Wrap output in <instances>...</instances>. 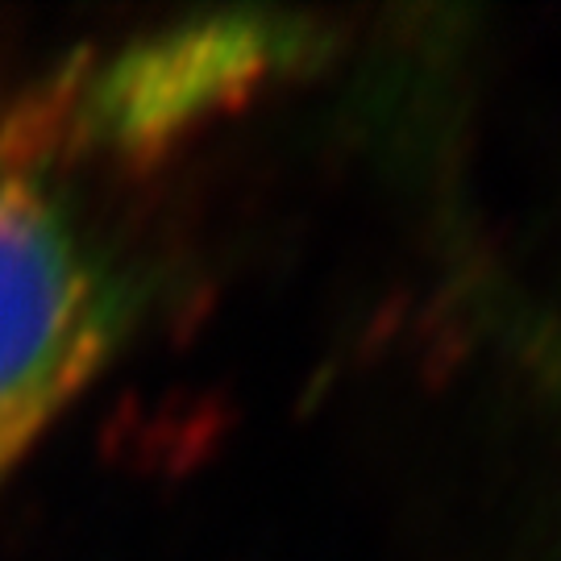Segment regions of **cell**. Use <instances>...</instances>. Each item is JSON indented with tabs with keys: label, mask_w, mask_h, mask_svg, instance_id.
Returning <instances> with one entry per match:
<instances>
[{
	"label": "cell",
	"mask_w": 561,
	"mask_h": 561,
	"mask_svg": "<svg viewBox=\"0 0 561 561\" xmlns=\"http://www.w3.org/2000/svg\"><path fill=\"white\" fill-rule=\"evenodd\" d=\"M18 134L0 146V482L138 329L141 283Z\"/></svg>",
	"instance_id": "6da1fadb"
}]
</instances>
